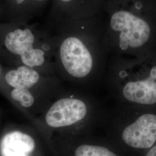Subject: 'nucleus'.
<instances>
[{
    "label": "nucleus",
    "instance_id": "f257e3e1",
    "mask_svg": "<svg viewBox=\"0 0 156 156\" xmlns=\"http://www.w3.org/2000/svg\"><path fill=\"white\" fill-rule=\"evenodd\" d=\"M110 129L109 140L126 156H142L156 144V106L144 107Z\"/></svg>",
    "mask_w": 156,
    "mask_h": 156
},
{
    "label": "nucleus",
    "instance_id": "f03ea898",
    "mask_svg": "<svg viewBox=\"0 0 156 156\" xmlns=\"http://www.w3.org/2000/svg\"><path fill=\"white\" fill-rule=\"evenodd\" d=\"M45 120L51 128L79 126L86 133H89L94 124L91 122L89 108L86 103L80 99L71 97L55 102L47 112Z\"/></svg>",
    "mask_w": 156,
    "mask_h": 156
},
{
    "label": "nucleus",
    "instance_id": "7ed1b4c3",
    "mask_svg": "<svg viewBox=\"0 0 156 156\" xmlns=\"http://www.w3.org/2000/svg\"><path fill=\"white\" fill-rule=\"evenodd\" d=\"M111 27L120 32L119 46L122 50L128 48H140L151 41L152 29L146 20L129 12H115L111 17Z\"/></svg>",
    "mask_w": 156,
    "mask_h": 156
},
{
    "label": "nucleus",
    "instance_id": "20e7f679",
    "mask_svg": "<svg viewBox=\"0 0 156 156\" xmlns=\"http://www.w3.org/2000/svg\"><path fill=\"white\" fill-rule=\"evenodd\" d=\"M122 95L134 104L142 107L156 106V60H146L141 76L125 84Z\"/></svg>",
    "mask_w": 156,
    "mask_h": 156
},
{
    "label": "nucleus",
    "instance_id": "39448f33",
    "mask_svg": "<svg viewBox=\"0 0 156 156\" xmlns=\"http://www.w3.org/2000/svg\"><path fill=\"white\" fill-rule=\"evenodd\" d=\"M35 35L28 28H18L6 34L4 39L6 49L19 56L23 64L31 68L40 67L45 61V52L35 48Z\"/></svg>",
    "mask_w": 156,
    "mask_h": 156
},
{
    "label": "nucleus",
    "instance_id": "423d86ee",
    "mask_svg": "<svg viewBox=\"0 0 156 156\" xmlns=\"http://www.w3.org/2000/svg\"><path fill=\"white\" fill-rule=\"evenodd\" d=\"M62 64L75 78L86 76L93 68V57L81 40L70 37L64 39L60 49Z\"/></svg>",
    "mask_w": 156,
    "mask_h": 156
},
{
    "label": "nucleus",
    "instance_id": "0eeeda50",
    "mask_svg": "<svg viewBox=\"0 0 156 156\" xmlns=\"http://www.w3.org/2000/svg\"><path fill=\"white\" fill-rule=\"evenodd\" d=\"M73 156H126L109 140H101L82 134V140L75 147Z\"/></svg>",
    "mask_w": 156,
    "mask_h": 156
},
{
    "label": "nucleus",
    "instance_id": "6e6552de",
    "mask_svg": "<svg viewBox=\"0 0 156 156\" xmlns=\"http://www.w3.org/2000/svg\"><path fill=\"white\" fill-rule=\"evenodd\" d=\"M34 148L33 138L19 131L6 134L0 143L2 156H30Z\"/></svg>",
    "mask_w": 156,
    "mask_h": 156
},
{
    "label": "nucleus",
    "instance_id": "1a4fd4ad",
    "mask_svg": "<svg viewBox=\"0 0 156 156\" xmlns=\"http://www.w3.org/2000/svg\"><path fill=\"white\" fill-rule=\"evenodd\" d=\"M39 73L33 68L23 65L6 73V82L14 89L31 88L39 81Z\"/></svg>",
    "mask_w": 156,
    "mask_h": 156
},
{
    "label": "nucleus",
    "instance_id": "9d476101",
    "mask_svg": "<svg viewBox=\"0 0 156 156\" xmlns=\"http://www.w3.org/2000/svg\"><path fill=\"white\" fill-rule=\"evenodd\" d=\"M46 0H0L1 9L9 14L24 16L32 14L37 6Z\"/></svg>",
    "mask_w": 156,
    "mask_h": 156
},
{
    "label": "nucleus",
    "instance_id": "9b49d317",
    "mask_svg": "<svg viewBox=\"0 0 156 156\" xmlns=\"http://www.w3.org/2000/svg\"><path fill=\"white\" fill-rule=\"evenodd\" d=\"M11 97L24 108L32 106L35 101L33 95L27 89H13L12 91Z\"/></svg>",
    "mask_w": 156,
    "mask_h": 156
},
{
    "label": "nucleus",
    "instance_id": "f8f14e48",
    "mask_svg": "<svg viewBox=\"0 0 156 156\" xmlns=\"http://www.w3.org/2000/svg\"><path fill=\"white\" fill-rule=\"evenodd\" d=\"M142 156H156V144L152 146Z\"/></svg>",
    "mask_w": 156,
    "mask_h": 156
},
{
    "label": "nucleus",
    "instance_id": "ddd939ff",
    "mask_svg": "<svg viewBox=\"0 0 156 156\" xmlns=\"http://www.w3.org/2000/svg\"><path fill=\"white\" fill-rule=\"evenodd\" d=\"M59 1H60L61 2H71L73 0H59Z\"/></svg>",
    "mask_w": 156,
    "mask_h": 156
},
{
    "label": "nucleus",
    "instance_id": "4468645a",
    "mask_svg": "<svg viewBox=\"0 0 156 156\" xmlns=\"http://www.w3.org/2000/svg\"><path fill=\"white\" fill-rule=\"evenodd\" d=\"M0 73H1V68H0Z\"/></svg>",
    "mask_w": 156,
    "mask_h": 156
}]
</instances>
